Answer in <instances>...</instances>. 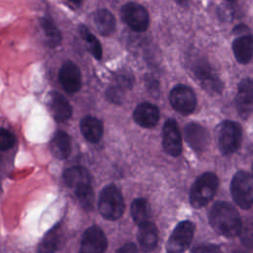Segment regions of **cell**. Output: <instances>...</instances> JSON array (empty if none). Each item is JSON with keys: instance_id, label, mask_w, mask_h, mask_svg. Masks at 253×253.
I'll use <instances>...</instances> for the list:
<instances>
[{"instance_id": "cell-27", "label": "cell", "mask_w": 253, "mask_h": 253, "mask_svg": "<svg viewBox=\"0 0 253 253\" xmlns=\"http://www.w3.org/2000/svg\"><path fill=\"white\" fill-rule=\"evenodd\" d=\"M60 240V230L57 227L52 228L46 235L40 245V251L42 252H54L58 248Z\"/></svg>"}, {"instance_id": "cell-28", "label": "cell", "mask_w": 253, "mask_h": 253, "mask_svg": "<svg viewBox=\"0 0 253 253\" xmlns=\"http://www.w3.org/2000/svg\"><path fill=\"white\" fill-rule=\"evenodd\" d=\"M239 234L243 245L248 248H253V219H249L241 225Z\"/></svg>"}, {"instance_id": "cell-17", "label": "cell", "mask_w": 253, "mask_h": 253, "mask_svg": "<svg viewBox=\"0 0 253 253\" xmlns=\"http://www.w3.org/2000/svg\"><path fill=\"white\" fill-rule=\"evenodd\" d=\"M232 50L239 63L246 64L253 57V35L243 34L232 42Z\"/></svg>"}, {"instance_id": "cell-35", "label": "cell", "mask_w": 253, "mask_h": 253, "mask_svg": "<svg viewBox=\"0 0 253 253\" xmlns=\"http://www.w3.org/2000/svg\"><path fill=\"white\" fill-rule=\"evenodd\" d=\"M175 2H176L177 4H179V5H186L187 2H188V0H175Z\"/></svg>"}, {"instance_id": "cell-13", "label": "cell", "mask_w": 253, "mask_h": 253, "mask_svg": "<svg viewBox=\"0 0 253 253\" xmlns=\"http://www.w3.org/2000/svg\"><path fill=\"white\" fill-rule=\"evenodd\" d=\"M194 73L204 88L211 93H220L222 84L208 62L198 61L194 67Z\"/></svg>"}, {"instance_id": "cell-38", "label": "cell", "mask_w": 253, "mask_h": 253, "mask_svg": "<svg viewBox=\"0 0 253 253\" xmlns=\"http://www.w3.org/2000/svg\"><path fill=\"white\" fill-rule=\"evenodd\" d=\"M227 1H234V0H227Z\"/></svg>"}, {"instance_id": "cell-30", "label": "cell", "mask_w": 253, "mask_h": 253, "mask_svg": "<svg viewBox=\"0 0 253 253\" xmlns=\"http://www.w3.org/2000/svg\"><path fill=\"white\" fill-rule=\"evenodd\" d=\"M15 144V136L7 129L0 128V150H8Z\"/></svg>"}, {"instance_id": "cell-6", "label": "cell", "mask_w": 253, "mask_h": 253, "mask_svg": "<svg viewBox=\"0 0 253 253\" xmlns=\"http://www.w3.org/2000/svg\"><path fill=\"white\" fill-rule=\"evenodd\" d=\"M195 232V226L190 220L179 222L167 242V251L179 253L185 251L192 242Z\"/></svg>"}, {"instance_id": "cell-20", "label": "cell", "mask_w": 253, "mask_h": 253, "mask_svg": "<svg viewBox=\"0 0 253 253\" xmlns=\"http://www.w3.org/2000/svg\"><path fill=\"white\" fill-rule=\"evenodd\" d=\"M50 150L53 156L57 159H66L71 152L69 135L63 130H57L50 141Z\"/></svg>"}, {"instance_id": "cell-3", "label": "cell", "mask_w": 253, "mask_h": 253, "mask_svg": "<svg viewBox=\"0 0 253 253\" xmlns=\"http://www.w3.org/2000/svg\"><path fill=\"white\" fill-rule=\"evenodd\" d=\"M98 209L103 217L109 220L119 219L125 211V201L117 186H106L100 193Z\"/></svg>"}, {"instance_id": "cell-22", "label": "cell", "mask_w": 253, "mask_h": 253, "mask_svg": "<svg viewBox=\"0 0 253 253\" xmlns=\"http://www.w3.org/2000/svg\"><path fill=\"white\" fill-rule=\"evenodd\" d=\"M63 179L66 185L73 189L79 185L91 183V176L89 171L82 166H74L66 169L63 173Z\"/></svg>"}, {"instance_id": "cell-36", "label": "cell", "mask_w": 253, "mask_h": 253, "mask_svg": "<svg viewBox=\"0 0 253 253\" xmlns=\"http://www.w3.org/2000/svg\"><path fill=\"white\" fill-rule=\"evenodd\" d=\"M69 1H71L75 5H80L81 4V0H69Z\"/></svg>"}, {"instance_id": "cell-37", "label": "cell", "mask_w": 253, "mask_h": 253, "mask_svg": "<svg viewBox=\"0 0 253 253\" xmlns=\"http://www.w3.org/2000/svg\"><path fill=\"white\" fill-rule=\"evenodd\" d=\"M252 177H253V166H252Z\"/></svg>"}, {"instance_id": "cell-24", "label": "cell", "mask_w": 253, "mask_h": 253, "mask_svg": "<svg viewBox=\"0 0 253 253\" xmlns=\"http://www.w3.org/2000/svg\"><path fill=\"white\" fill-rule=\"evenodd\" d=\"M41 26L44 32L45 37L47 38L48 44L51 47L57 46L61 42V34L52 20L48 17H43L41 19Z\"/></svg>"}, {"instance_id": "cell-15", "label": "cell", "mask_w": 253, "mask_h": 253, "mask_svg": "<svg viewBox=\"0 0 253 253\" xmlns=\"http://www.w3.org/2000/svg\"><path fill=\"white\" fill-rule=\"evenodd\" d=\"M160 118L159 109L150 103L143 102L136 106L133 111V119L142 127L150 128L157 125Z\"/></svg>"}, {"instance_id": "cell-25", "label": "cell", "mask_w": 253, "mask_h": 253, "mask_svg": "<svg viewBox=\"0 0 253 253\" xmlns=\"http://www.w3.org/2000/svg\"><path fill=\"white\" fill-rule=\"evenodd\" d=\"M74 190L80 205L86 210L92 209L94 205V191L91 183L79 185Z\"/></svg>"}, {"instance_id": "cell-7", "label": "cell", "mask_w": 253, "mask_h": 253, "mask_svg": "<svg viewBox=\"0 0 253 253\" xmlns=\"http://www.w3.org/2000/svg\"><path fill=\"white\" fill-rule=\"evenodd\" d=\"M122 18L125 23L135 32H144L149 25L147 10L140 4L127 2L122 8Z\"/></svg>"}, {"instance_id": "cell-1", "label": "cell", "mask_w": 253, "mask_h": 253, "mask_svg": "<svg viewBox=\"0 0 253 253\" xmlns=\"http://www.w3.org/2000/svg\"><path fill=\"white\" fill-rule=\"evenodd\" d=\"M212 229L225 237H234L239 234L242 222L236 209L227 202L213 204L209 214Z\"/></svg>"}, {"instance_id": "cell-32", "label": "cell", "mask_w": 253, "mask_h": 253, "mask_svg": "<svg viewBox=\"0 0 253 253\" xmlns=\"http://www.w3.org/2000/svg\"><path fill=\"white\" fill-rule=\"evenodd\" d=\"M137 249L135 247L134 244L132 243H127L126 245H124L123 247H121L118 252H135Z\"/></svg>"}, {"instance_id": "cell-29", "label": "cell", "mask_w": 253, "mask_h": 253, "mask_svg": "<svg viewBox=\"0 0 253 253\" xmlns=\"http://www.w3.org/2000/svg\"><path fill=\"white\" fill-rule=\"evenodd\" d=\"M132 81H133V77L131 75V72L123 71L117 75L114 85H116L120 89L126 91L131 87Z\"/></svg>"}, {"instance_id": "cell-18", "label": "cell", "mask_w": 253, "mask_h": 253, "mask_svg": "<svg viewBox=\"0 0 253 253\" xmlns=\"http://www.w3.org/2000/svg\"><path fill=\"white\" fill-rule=\"evenodd\" d=\"M137 240L143 251H152L158 242V232L155 224L149 220L138 225Z\"/></svg>"}, {"instance_id": "cell-10", "label": "cell", "mask_w": 253, "mask_h": 253, "mask_svg": "<svg viewBox=\"0 0 253 253\" xmlns=\"http://www.w3.org/2000/svg\"><path fill=\"white\" fill-rule=\"evenodd\" d=\"M235 106L239 116L243 119L248 118L253 113V80L251 78H244L239 82Z\"/></svg>"}, {"instance_id": "cell-16", "label": "cell", "mask_w": 253, "mask_h": 253, "mask_svg": "<svg viewBox=\"0 0 253 253\" xmlns=\"http://www.w3.org/2000/svg\"><path fill=\"white\" fill-rule=\"evenodd\" d=\"M48 107L55 121L65 122L72 115V107L68 100L58 92H50L48 95Z\"/></svg>"}, {"instance_id": "cell-9", "label": "cell", "mask_w": 253, "mask_h": 253, "mask_svg": "<svg viewBox=\"0 0 253 253\" xmlns=\"http://www.w3.org/2000/svg\"><path fill=\"white\" fill-rule=\"evenodd\" d=\"M162 145L164 150L172 156H178L182 151V137L175 120L165 122L162 129Z\"/></svg>"}, {"instance_id": "cell-31", "label": "cell", "mask_w": 253, "mask_h": 253, "mask_svg": "<svg viewBox=\"0 0 253 253\" xmlns=\"http://www.w3.org/2000/svg\"><path fill=\"white\" fill-rule=\"evenodd\" d=\"M125 91L120 89L119 87H117L116 85L110 86L109 89L107 90V98L113 102V103H121L123 100V95H124Z\"/></svg>"}, {"instance_id": "cell-34", "label": "cell", "mask_w": 253, "mask_h": 253, "mask_svg": "<svg viewBox=\"0 0 253 253\" xmlns=\"http://www.w3.org/2000/svg\"><path fill=\"white\" fill-rule=\"evenodd\" d=\"M193 250H195V251H204V250H210V251H214V250H217V248L215 247V246H210V247H208L207 249H205V248H203V247H197V248H195V249H193Z\"/></svg>"}, {"instance_id": "cell-21", "label": "cell", "mask_w": 253, "mask_h": 253, "mask_svg": "<svg viewBox=\"0 0 253 253\" xmlns=\"http://www.w3.org/2000/svg\"><path fill=\"white\" fill-rule=\"evenodd\" d=\"M94 23L102 36H110L116 30V19L107 9H99L95 12Z\"/></svg>"}, {"instance_id": "cell-14", "label": "cell", "mask_w": 253, "mask_h": 253, "mask_svg": "<svg viewBox=\"0 0 253 253\" xmlns=\"http://www.w3.org/2000/svg\"><path fill=\"white\" fill-rule=\"evenodd\" d=\"M185 138L188 144L196 151H204L210 142L207 129L198 123H189L185 126Z\"/></svg>"}, {"instance_id": "cell-23", "label": "cell", "mask_w": 253, "mask_h": 253, "mask_svg": "<svg viewBox=\"0 0 253 253\" xmlns=\"http://www.w3.org/2000/svg\"><path fill=\"white\" fill-rule=\"evenodd\" d=\"M130 213L133 221L139 225L150 217V206L145 199L138 198L135 199L130 206Z\"/></svg>"}, {"instance_id": "cell-26", "label": "cell", "mask_w": 253, "mask_h": 253, "mask_svg": "<svg viewBox=\"0 0 253 253\" xmlns=\"http://www.w3.org/2000/svg\"><path fill=\"white\" fill-rule=\"evenodd\" d=\"M79 31H80V34H81L82 38L87 42L88 48H89L90 52L92 53V55L97 59H101V57H102V46H101V43L98 41V39L84 25H81L79 27Z\"/></svg>"}, {"instance_id": "cell-4", "label": "cell", "mask_w": 253, "mask_h": 253, "mask_svg": "<svg viewBox=\"0 0 253 253\" xmlns=\"http://www.w3.org/2000/svg\"><path fill=\"white\" fill-rule=\"evenodd\" d=\"M230 192L233 201L243 210L253 205V177L245 171H238L232 177Z\"/></svg>"}, {"instance_id": "cell-8", "label": "cell", "mask_w": 253, "mask_h": 253, "mask_svg": "<svg viewBox=\"0 0 253 253\" xmlns=\"http://www.w3.org/2000/svg\"><path fill=\"white\" fill-rule=\"evenodd\" d=\"M169 101L171 106L179 113L183 115L191 114L195 111L197 106V97L195 92L186 85L175 86L170 94Z\"/></svg>"}, {"instance_id": "cell-33", "label": "cell", "mask_w": 253, "mask_h": 253, "mask_svg": "<svg viewBox=\"0 0 253 253\" xmlns=\"http://www.w3.org/2000/svg\"><path fill=\"white\" fill-rule=\"evenodd\" d=\"M244 31H248V28L244 25H238L234 29V34H238L240 36V35H243Z\"/></svg>"}, {"instance_id": "cell-5", "label": "cell", "mask_w": 253, "mask_h": 253, "mask_svg": "<svg viewBox=\"0 0 253 253\" xmlns=\"http://www.w3.org/2000/svg\"><path fill=\"white\" fill-rule=\"evenodd\" d=\"M242 139V130L240 126L232 121H224L218 126L217 141L222 154H231L235 152Z\"/></svg>"}, {"instance_id": "cell-11", "label": "cell", "mask_w": 253, "mask_h": 253, "mask_svg": "<svg viewBox=\"0 0 253 253\" xmlns=\"http://www.w3.org/2000/svg\"><path fill=\"white\" fill-rule=\"evenodd\" d=\"M108 242L103 230L96 225L85 230L81 240L82 253H102L107 249Z\"/></svg>"}, {"instance_id": "cell-2", "label": "cell", "mask_w": 253, "mask_h": 253, "mask_svg": "<svg viewBox=\"0 0 253 253\" xmlns=\"http://www.w3.org/2000/svg\"><path fill=\"white\" fill-rule=\"evenodd\" d=\"M218 187V179L212 172L202 174L192 185L190 203L195 209L207 206L214 197Z\"/></svg>"}, {"instance_id": "cell-19", "label": "cell", "mask_w": 253, "mask_h": 253, "mask_svg": "<svg viewBox=\"0 0 253 253\" xmlns=\"http://www.w3.org/2000/svg\"><path fill=\"white\" fill-rule=\"evenodd\" d=\"M80 129L83 136L92 143L98 142L102 138L104 131L102 122L93 116H85L81 120Z\"/></svg>"}, {"instance_id": "cell-12", "label": "cell", "mask_w": 253, "mask_h": 253, "mask_svg": "<svg viewBox=\"0 0 253 253\" xmlns=\"http://www.w3.org/2000/svg\"><path fill=\"white\" fill-rule=\"evenodd\" d=\"M58 79L63 89L68 93H75L81 88V72L72 61H65L61 65Z\"/></svg>"}]
</instances>
